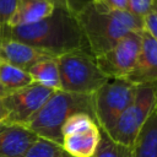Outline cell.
Here are the masks:
<instances>
[{"mask_svg": "<svg viewBox=\"0 0 157 157\" xmlns=\"http://www.w3.org/2000/svg\"><path fill=\"white\" fill-rule=\"evenodd\" d=\"M25 157H72L61 144L44 139L37 137L33 145L29 147Z\"/></svg>", "mask_w": 157, "mask_h": 157, "instance_id": "17", "label": "cell"}, {"mask_svg": "<svg viewBox=\"0 0 157 157\" xmlns=\"http://www.w3.org/2000/svg\"><path fill=\"white\" fill-rule=\"evenodd\" d=\"M54 9L55 6L49 0H17V5L12 17L10 18L9 27L36 23L48 17Z\"/></svg>", "mask_w": 157, "mask_h": 157, "instance_id": "13", "label": "cell"}, {"mask_svg": "<svg viewBox=\"0 0 157 157\" xmlns=\"http://www.w3.org/2000/svg\"><path fill=\"white\" fill-rule=\"evenodd\" d=\"M131 157H157V112L148 117L131 146Z\"/></svg>", "mask_w": 157, "mask_h": 157, "instance_id": "14", "label": "cell"}, {"mask_svg": "<svg viewBox=\"0 0 157 157\" xmlns=\"http://www.w3.org/2000/svg\"><path fill=\"white\" fill-rule=\"evenodd\" d=\"M156 112H157V104H156Z\"/></svg>", "mask_w": 157, "mask_h": 157, "instance_id": "26", "label": "cell"}, {"mask_svg": "<svg viewBox=\"0 0 157 157\" xmlns=\"http://www.w3.org/2000/svg\"><path fill=\"white\" fill-rule=\"evenodd\" d=\"M28 74L34 83L42 85L53 91L60 90V76L56 58H47L36 63L28 70Z\"/></svg>", "mask_w": 157, "mask_h": 157, "instance_id": "16", "label": "cell"}, {"mask_svg": "<svg viewBox=\"0 0 157 157\" xmlns=\"http://www.w3.org/2000/svg\"><path fill=\"white\" fill-rule=\"evenodd\" d=\"M137 86L125 78L108 80L92 94L93 117L99 129L108 131L132 102Z\"/></svg>", "mask_w": 157, "mask_h": 157, "instance_id": "6", "label": "cell"}, {"mask_svg": "<svg viewBox=\"0 0 157 157\" xmlns=\"http://www.w3.org/2000/svg\"><path fill=\"white\" fill-rule=\"evenodd\" d=\"M0 98H1V91H0Z\"/></svg>", "mask_w": 157, "mask_h": 157, "instance_id": "25", "label": "cell"}, {"mask_svg": "<svg viewBox=\"0 0 157 157\" xmlns=\"http://www.w3.org/2000/svg\"><path fill=\"white\" fill-rule=\"evenodd\" d=\"M144 29L157 40V0H152L150 10L142 17Z\"/></svg>", "mask_w": 157, "mask_h": 157, "instance_id": "20", "label": "cell"}, {"mask_svg": "<svg viewBox=\"0 0 157 157\" xmlns=\"http://www.w3.org/2000/svg\"><path fill=\"white\" fill-rule=\"evenodd\" d=\"M75 17L93 56L103 54L130 32L144 29L142 18L130 11L108 9L94 0H86Z\"/></svg>", "mask_w": 157, "mask_h": 157, "instance_id": "2", "label": "cell"}, {"mask_svg": "<svg viewBox=\"0 0 157 157\" xmlns=\"http://www.w3.org/2000/svg\"><path fill=\"white\" fill-rule=\"evenodd\" d=\"M5 38L29 44L56 58L75 50H88L75 15L60 7L36 23L9 27Z\"/></svg>", "mask_w": 157, "mask_h": 157, "instance_id": "1", "label": "cell"}, {"mask_svg": "<svg viewBox=\"0 0 157 157\" xmlns=\"http://www.w3.org/2000/svg\"><path fill=\"white\" fill-rule=\"evenodd\" d=\"M50 2H53V5L55 7H60L64 9L71 13H76L77 10L83 5V2L86 0H49Z\"/></svg>", "mask_w": 157, "mask_h": 157, "instance_id": "22", "label": "cell"}, {"mask_svg": "<svg viewBox=\"0 0 157 157\" xmlns=\"http://www.w3.org/2000/svg\"><path fill=\"white\" fill-rule=\"evenodd\" d=\"M152 5V0H129L128 1V11L132 15L142 18L145 13L150 10Z\"/></svg>", "mask_w": 157, "mask_h": 157, "instance_id": "21", "label": "cell"}, {"mask_svg": "<svg viewBox=\"0 0 157 157\" xmlns=\"http://www.w3.org/2000/svg\"><path fill=\"white\" fill-rule=\"evenodd\" d=\"M142 31L130 32L110 49L94 56L99 70L109 80L125 78L130 74L140 53Z\"/></svg>", "mask_w": 157, "mask_h": 157, "instance_id": "8", "label": "cell"}, {"mask_svg": "<svg viewBox=\"0 0 157 157\" xmlns=\"http://www.w3.org/2000/svg\"><path fill=\"white\" fill-rule=\"evenodd\" d=\"M6 118H7V110H6L4 103H2V101H1V98H0V123H1V121H5Z\"/></svg>", "mask_w": 157, "mask_h": 157, "instance_id": "24", "label": "cell"}, {"mask_svg": "<svg viewBox=\"0 0 157 157\" xmlns=\"http://www.w3.org/2000/svg\"><path fill=\"white\" fill-rule=\"evenodd\" d=\"M38 135L27 125L0 123V157H25Z\"/></svg>", "mask_w": 157, "mask_h": 157, "instance_id": "11", "label": "cell"}, {"mask_svg": "<svg viewBox=\"0 0 157 157\" xmlns=\"http://www.w3.org/2000/svg\"><path fill=\"white\" fill-rule=\"evenodd\" d=\"M17 0H0V40L5 39L10 18L12 17Z\"/></svg>", "mask_w": 157, "mask_h": 157, "instance_id": "19", "label": "cell"}, {"mask_svg": "<svg viewBox=\"0 0 157 157\" xmlns=\"http://www.w3.org/2000/svg\"><path fill=\"white\" fill-rule=\"evenodd\" d=\"M60 90L77 94H93L109 78L99 70L88 50H75L56 58Z\"/></svg>", "mask_w": 157, "mask_h": 157, "instance_id": "4", "label": "cell"}, {"mask_svg": "<svg viewBox=\"0 0 157 157\" xmlns=\"http://www.w3.org/2000/svg\"><path fill=\"white\" fill-rule=\"evenodd\" d=\"M125 80L136 86L157 83V40L145 29L141 34V48L137 60Z\"/></svg>", "mask_w": 157, "mask_h": 157, "instance_id": "10", "label": "cell"}, {"mask_svg": "<svg viewBox=\"0 0 157 157\" xmlns=\"http://www.w3.org/2000/svg\"><path fill=\"white\" fill-rule=\"evenodd\" d=\"M33 83L28 71L0 61V91L1 98Z\"/></svg>", "mask_w": 157, "mask_h": 157, "instance_id": "15", "label": "cell"}, {"mask_svg": "<svg viewBox=\"0 0 157 157\" xmlns=\"http://www.w3.org/2000/svg\"><path fill=\"white\" fill-rule=\"evenodd\" d=\"M156 104L157 83L137 86L135 97L130 105L121 113L114 125L104 132L118 144L132 146L144 124L155 112Z\"/></svg>", "mask_w": 157, "mask_h": 157, "instance_id": "5", "label": "cell"}, {"mask_svg": "<svg viewBox=\"0 0 157 157\" xmlns=\"http://www.w3.org/2000/svg\"><path fill=\"white\" fill-rule=\"evenodd\" d=\"M61 135V145L72 157H92L101 140V129L92 115L75 113L64 123Z\"/></svg>", "mask_w": 157, "mask_h": 157, "instance_id": "7", "label": "cell"}, {"mask_svg": "<svg viewBox=\"0 0 157 157\" xmlns=\"http://www.w3.org/2000/svg\"><path fill=\"white\" fill-rule=\"evenodd\" d=\"M53 93V90L33 82L1 98L7 110L5 121L26 125Z\"/></svg>", "mask_w": 157, "mask_h": 157, "instance_id": "9", "label": "cell"}, {"mask_svg": "<svg viewBox=\"0 0 157 157\" xmlns=\"http://www.w3.org/2000/svg\"><path fill=\"white\" fill-rule=\"evenodd\" d=\"M92 157H131V146L113 141L103 130H101V140Z\"/></svg>", "mask_w": 157, "mask_h": 157, "instance_id": "18", "label": "cell"}, {"mask_svg": "<svg viewBox=\"0 0 157 157\" xmlns=\"http://www.w3.org/2000/svg\"><path fill=\"white\" fill-rule=\"evenodd\" d=\"M47 58H56V56H53L47 52H43L29 44H26L15 39L5 38L0 40V61L1 63H6L12 66L28 71L36 63Z\"/></svg>", "mask_w": 157, "mask_h": 157, "instance_id": "12", "label": "cell"}, {"mask_svg": "<svg viewBox=\"0 0 157 157\" xmlns=\"http://www.w3.org/2000/svg\"><path fill=\"white\" fill-rule=\"evenodd\" d=\"M75 113H86L93 117L92 94H77L59 90L54 91L26 125L39 137L61 144V128L66 119Z\"/></svg>", "mask_w": 157, "mask_h": 157, "instance_id": "3", "label": "cell"}, {"mask_svg": "<svg viewBox=\"0 0 157 157\" xmlns=\"http://www.w3.org/2000/svg\"><path fill=\"white\" fill-rule=\"evenodd\" d=\"M98 4L112 9V10H119V11H128V1L129 0H94Z\"/></svg>", "mask_w": 157, "mask_h": 157, "instance_id": "23", "label": "cell"}]
</instances>
